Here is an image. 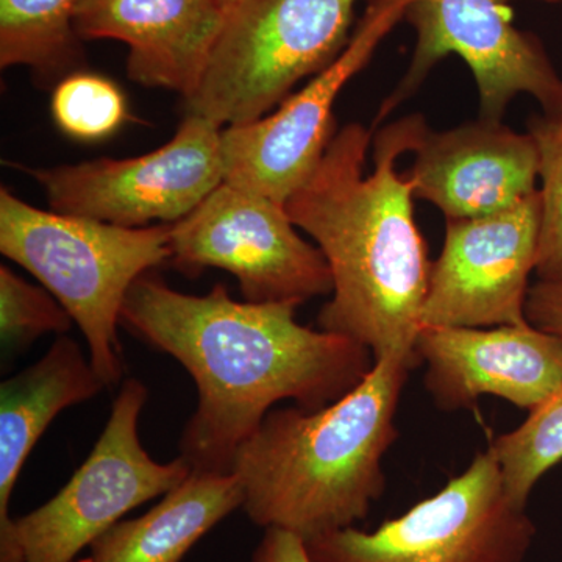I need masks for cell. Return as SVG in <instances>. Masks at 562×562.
<instances>
[{
	"mask_svg": "<svg viewBox=\"0 0 562 562\" xmlns=\"http://www.w3.org/2000/svg\"><path fill=\"white\" fill-rule=\"evenodd\" d=\"M299 303L238 302L224 284L205 295L172 290L147 272L133 283L121 324L171 355L198 386L180 457L195 472L232 473L247 439L281 401L317 412L373 368V355L336 333L295 319Z\"/></svg>",
	"mask_w": 562,
	"mask_h": 562,
	"instance_id": "6da1fadb",
	"label": "cell"
},
{
	"mask_svg": "<svg viewBox=\"0 0 562 562\" xmlns=\"http://www.w3.org/2000/svg\"><path fill=\"white\" fill-rule=\"evenodd\" d=\"M422 114L372 132L350 122L335 133L313 176L284 203L295 227L328 262L331 299L321 330L346 336L382 360L417 358L431 262L414 217V188L397 161L413 151Z\"/></svg>",
	"mask_w": 562,
	"mask_h": 562,
	"instance_id": "7a4b0ae2",
	"label": "cell"
},
{
	"mask_svg": "<svg viewBox=\"0 0 562 562\" xmlns=\"http://www.w3.org/2000/svg\"><path fill=\"white\" fill-rule=\"evenodd\" d=\"M417 364L390 355L325 408L271 409L232 462L251 522L308 541L366 519L386 490L384 454L397 441L403 387Z\"/></svg>",
	"mask_w": 562,
	"mask_h": 562,
	"instance_id": "3957f363",
	"label": "cell"
},
{
	"mask_svg": "<svg viewBox=\"0 0 562 562\" xmlns=\"http://www.w3.org/2000/svg\"><path fill=\"white\" fill-rule=\"evenodd\" d=\"M0 251L31 272L79 325L106 387L125 372L117 325L139 277L171 258V224L127 228L29 205L0 190Z\"/></svg>",
	"mask_w": 562,
	"mask_h": 562,
	"instance_id": "277c9868",
	"label": "cell"
},
{
	"mask_svg": "<svg viewBox=\"0 0 562 562\" xmlns=\"http://www.w3.org/2000/svg\"><path fill=\"white\" fill-rule=\"evenodd\" d=\"M358 2L235 0L184 110L222 128L268 116L342 54Z\"/></svg>",
	"mask_w": 562,
	"mask_h": 562,
	"instance_id": "5b68a950",
	"label": "cell"
},
{
	"mask_svg": "<svg viewBox=\"0 0 562 562\" xmlns=\"http://www.w3.org/2000/svg\"><path fill=\"white\" fill-rule=\"evenodd\" d=\"M536 525L514 505L491 449L461 475L376 530L349 527L306 541L314 562H522Z\"/></svg>",
	"mask_w": 562,
	"mask_h": 562,
	"instance_id": "8992f818",
	"label": "cell"
},
{
	"mask_svg": "<svg viewBox=\"0 0 562 562\" xmlns=\"http://www.w3.org/2000/svg\"><path fill=\"white\" fill-rule=\"evenodd\" d=\"M149 392L127 379L94 449L68 483L40 508L14 517V562H76L125 514L162 497L191 475L183 457L158 462L139 441Z\"/></svg>",
	"mask_w": 562,
	"mask_h": 562,
	"instance_id": "52a82bcc",
	"label": "cell"
},
{
	"mask_svg": "<svg viewBox=\"0 0 562 562\" xmlns=\"http://www.w3.org/2000/svg\"><path fill=\"white\" fill-rule=\"evenodd\" d=\"M169 262L187 276L231 272L246 302L302 305L333 291L327 260L302 238L286 206L225 181L171 224Z\"/></svg>",
	"mask_w": 562,
	"mask_h": 562,
	"instance_id": "ba28073f",
	"label": "cell"
},
{
	"mask_svg": "<svg viewBox=\"0 0 562 562\" xmlns=\"http://www.w3.org/2000/svg\"><path fill=\"white\" fill-rule=\"evenodd\" d=\"M221 135L220 125L187 113L169 143L140 157L25 172L58 213L127 228L173 224L224 183Z\"/></svg>",
	"mask_w": 562,
	"mask_h": 562,
	"instance_id": "9c48e42d",
	"label": "cell"
},
{
	"mask_svg": "<svg viewBox=\"0 0 562 562\" xmlns=\"http://www.w3.org/2000/svg\"><path fill=\"white\" fill-rule=\"evenodd\" d=\"M516 0H408L416 33L412 63L384 99L375 122L416 94L435 66L458 55L471 69L480 117L502 121L514 99L528 94L542 110L562 101V77L538 36L514 24Z\"/></svg>",
	"mask_w": 562,
	"mask_h": 562,
	"instance_id": "30bf717a",
	"label": "cell"
},
{
	"mask_svg": "<svg viewBox=\"0 0 562 562\" xmlns=\"http://www.w3.org/2000/svg\"><path fill=\"white\" fill-rule=\"evenodd\" d=\"M408 0H371L342 54L261 120L222 128L224 181L284 205L335 136L336 99L405 18Z\"/></svg>",
	"mask_w": 562,
	"mask_h": 562,
	"instance_id": "8fae6325",
	"label": "cell"
},
{
	"mask_svg": "<svg viewBox=\"0 0 562 562\" xmlns=\"http://www.w3.org/2000/svg\"><path fill=\"white\" fill-rule=\"evenodd\" d=\"M541 236V195L473 220L447 221L431 262L422 327L492 328L527 321Z\"/></svg>",
	"mask_w": 562,
	"mask_h": 562,
	"instance_id": "7c38bea8",
	"label": "cell"
},
{
	"mask_svg": "<svg viewBox=\"0 0 562 562\" xmlns=\"http://www.w3.org/2000/svg\"><path fill=\"white\" fill-rule=\"evenodd\" d=\"M425 387L443 412L495 395L532 408L562 384V342L530 322L492 328L422 327L416 347Z\"/></svg>",
	"mask_w": 562,
	"mask_h": 562,
	"instance_id": "4fadbf2b",
	"label": "cell"
},
{
	"mask_svg": "<svg viewBox=\"0 0 562 562\" xmlns=\"http://www.w3.org/2000/svg\"><path fill=\"white\" fill-rule=\"evenodd\" d=\"M406 173L414 198L446 221L473 220L512 209L539 191V150L530 133L502 121L465 122L449 131L422 128Z\"/></svg>",
	"mask_w": 562,
	"mask_h": 562,
	"instance_id": "5bb4252c",
	"label": "cell"
},
{
	"mask_svg": "<svg viewBox=\"0 0 562 562\" xmlns=\"http://www.w3.org/2000/svg\"><path fill=\"white\" fill-rule=\"evenodd\" d=\"M225 13L222 0H77L74 29L81 41L124 43L128 79L135 83L188 99Z\"/></svg>",
	"mask_w": 562,
	"mask_h": 562,
	"instance_id": "9a60e30c",
	"label": "cell"
},
{
	"mask_svg": "<svg viewBox=\"0 0 562 562\" xmlns=\"http://www.w3.org/2000/svg\"><path fill=\"white\" fill-rule=\"evenodd\" d=\"M105 387L79 342L66 335L35 364L0 384V562H14L11 495L36 442L63 409Z\"/></svg>",
	"mask_w": 562,
	"mask_h": 562,
	"instance_id": "2e32d148",
	"label": "cell"
},
{
	"mask_svg": "<svg viewBox=\"0 0 562 562\" xmlns=\"http://www.w3.org/2000/svg\"><path fill=\"white\" fill-rule=\"evenodd\" d=\"M243 503L235 473L192 471L149 512L103 532L76 562H181Z\"/></svg>",
	"mask_w": 562,
	"mask_h": 562,
	"instance_id": "e0dca14e",
	"label": "cell"
},
{
	"mask_svg": "<svg viewBox=\"0 0 562 562\" xmlns=\"http://www.w3.org/2000/svg\"><path fill=\"white\" fill-rule=\"evenodd\" d=\"M77 0H0V66H24L36 83L58 81L85 66L74 29Z\"/></svg>",
	"mask_w": 562,
	"mask_h": 562,
	"instance_id": "ac0fdd59",
	"label": "cell"
},
{
	"mask_svg": "<svg viewBox=\"0 0 562 562\" xmlns=\"http://www.w3.org/2000/svg\"><path fill=\"white\" fill-rule=\"evenodd\" d=\"M490 449L501 465L509 498L525 509L539 480L562 461V384Z\"/></svg>",
	"mask_w": 562,
	"mask_h": 562,
	"instance_id": "d6986e66",
	"label": "cell"
},
{
	"mask_svg": "<svg viewBox=\"0 0 562 562\" xmlns=\"http://www.w3.org/2000/svg\"><path fill=\"white\" fill-rule=\"evenodd\" d=\"M528 133L539 150V280L562 283V101L528 121Z\"/></svg>",
	"mask_w": 562,
	"mask_h": 562,
	"instance_id": "ffe728a7",
	"label": "cell"
},
{
	"mask_svg": "<svg viewBox=\"0 0 562 562\" xmlns=\"http://www.w3.org/2000/svg\"><path fill=\"white\" fill-rule=\"evenodd\" d=\"M50 106L58 128L79 140L109 138L128 120L121 88L106 77L83 69L58 81Z\"/></svg>",
	"mask_w": 562,
	"mask_h": 562,
	"instance_id": "44dd1931",
	"label": "cell"
},
{
	"mask_svg": "<svg viewBox=\"0 0 562 562\" xmlns=\"http://www.w3.org/2000/svg\"><path fill=\"white\" fill-rule=\"evenodd\" d=\"M74 322L46 288L29 283L0 266V341L3 357H14L47 333L66 335Z\"/></svg>",
	"mask_w": 562,
	"mask_h": 562,
	"instance_id": "7402d4cb",
	"label": "cell"
},
{
	"mask_svg": "<svg viewBox=\"0 0 562 562\" xmlns=\"http://www.w3.org/2000/svg\"><path fill=\"white\" fill-rule=\"evenodd\" d=\"M527 321L562 342V283L538 280L527 299Z\"/></svg>",
	"mask_w": 562,
	"mask_h": 562,
	"instance_id": "603a6c76",
	"label": "cell"
},
{
	"mask_svg": "<svg viewBox=\"0 0 562 562\" xmlns=\"http://www.w3.org/2000/svg\"><path fill=\"white\" fill-rule=\"evenodd\" d=\"M251 562H314L305 539L295 532L268 528L255 549Z\"/></svg>",
	"mask_w": 562,
	"mask_h": 562,
	"instance_id": "cb8c5ba5",
	"label": "cell"
},
{
	"mask_svg": "<svg viewBox=\"0 0 562 562\" xmlns=\"http://www.w3.org/2000/svg\"><path fill=\"white\" fill-rule=\"evenodd\" d=\"M233 2H235V0H222L225 7H231Z\"/></svg>",
	"mask_w": 562,
	"mask_h": 562,
	"instance_id": "d4e9b609",
	"label": "cell"
}]
</instances>
